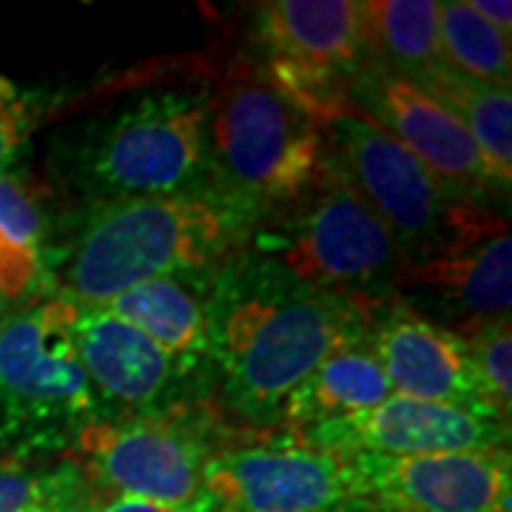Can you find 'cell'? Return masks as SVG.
Instances as JSON below:
<instances>
[{
	"label": "cell",
	"instance_id": "obj_1",
	"mask_svg": "<svg viewBox=\"0 0 512 512\" xmlns=\"http://www.w3.org/2000/svg\"><path fill=\"white\" fill-rule=\"evenodd\" d=\"M208 365L217 404L251 430L282 424L291 393L339 345L367 330L370 313L311 291L239 251L211 279Z\"/></svg>",
	"mask_w": 512,
	"mask_h": 512
},
{
	"label": "cell",
	"instance_id": "obj_2",
	"mask_svg": "<svg viewBox=\"0 0 512 512\" xmlns=\"http://www.w3.org/2000/svg\"><path fill=\"white\" fill-rule=\"evenodd\" d=\"M256 214L217 188L154 200L89 202L49 251L55 296L100 308L134 285L214 274L242 251Z\"/></svg>",
	"mask_w": 512,
	"mask_h": 512
},
{
	"label": "cell",
	"instance_id": "obj_3",
	"mask_svg": "<svg viewBox=\"0 0 512 512\" xmlns=\"http://www.w3.org/2000/svg\"><path fill=\"white\" fill-rule=\"evenodd\" d=\"M242 254L367 313L402 293V251L330 160L302 197L254 222Z\"/></svg>",
	"mask_w": 512,
	"mask_h": 512
},
{
	"label": "cell",
	"instance_id": "obj_4",
	"mask_svg": "<svg viewBox=\"0 0 512 512\" xmlns=\"http://www.w3.org/2000/svg\"><path fill=\"white\" fill-rule=\"evenodd\" d=\"M208 120L211 89L140 94L74 134L63 174L86 205L208 191Z\"/></svg>",
	"mask_w": 512,
	"mask_h": 512
},
{
	"label": "cell",
	"instance_id": "obj_5",
	"mask_svg": "<svg viewBox=\"0 0 512 512\" xmlns=\"http://www.w3.org/2000/svg\"><path fill=\"white\" fill-rule=\"evenodd\" d=\"M208 140L214 188L256 220L302 197L328 165L319 120L256 57L237 60L211 92Z\"/></svg>",
	"mask_w": 512,
	"mask_h": 512
},
{
	"label": "cell",
	"instance_id": "obj_6",
	"mask_svg": "<svg viewBox=\"0 0 512 512\" xmlns=\"http://www.w3.org/2000/svg\"><path fill=\"white\" fill-rule=\"evenodd\" d=\"M74 302L0 313V458H60L109 416L74 348Z\"/></svg>",
	"mask_w": 512,
	"mask_h": 512
},
{
	"label": "cell",
	"instance_id": "obj_7",
	"mask_svg": "<svg viewBox=\"0 0 512 512\" xmlns=\"http://www.w3.org/2000/svg\"><path fill=\"white\" fill-rule=\"evenodd\" d=\"M228 444L217 421L188 407L103 416L69 447V458L100 495L188 504L205 495V470Z\"/></svg>",
	"mask_w": 512,
	"mask_h": 512
},
{
	"label": "cell",
	"instance_id": "obj_8",
	"mask_svg": "<svg viewBox=\"0 0 512 512\" xmlns=\"http://www.w3.org/2000/svg\"><path fill=\"white\" fill-rule=\"evenodd\" d=\"M316 120L325 134L328 160L384 222L402 251L404 268L433 254L456 228L464 208L473 205L348 103L316 111Z\"/></svg>",
	"mask_w": 512,
	"mask_h": 512
},
{
	"label": "cell",
	"instance_id": "obj_9",
	"mask_svg": "<svg viewBox=\"0 0 512 512\" xmlns=\"http://www.w3.org/2000/svg\"><path fill=\"white\" fill-rule=\"evenodd\" d=\"M259 63L316 117L345 103V86L373 63L362 0H271L254 12Z\"/></svg>",
	"mask_w": 512,
	"mask_h": 512
},
{
	"label": "cell",
	"instance_id": "obj_10",
	"mask_svg": "<svg viewBox=\"0 0 512 512\" xmlns=\"http://www.w3.org/2000/svg\"><path fill=\"white\" fill-rule=\"evenodd\" d=\"M214 512H379L348 456L299 439L234 441L211 458Z\"/></svg>",
	"mask_w": 512,
	"mask_h": 512
},
{
	"label": "cell",
	"instance_id": "obj_11",
	"mask_svg": "<svg viewBox=\"0 0 512 512\" xmlns=\"http://www.w3.org/2000/svg\"><path fill=\"white\" fill-rule=\"evenodd\" d=\"M345 103L382 126L464 200L487 205L490 197L504 194L467 128L402 74L373 60L345 86Z\"/></svg>",
	"mask_w": 512,
	"mask_h": 512
},
{
	"label": "cell",
	"instance_id": "obj_12",
	"mask_svg": "<svg viewBox=\"0 0 512 512\" xmlns=\"http://www.w3.org/2000/svg\"><path fill=\"white\" fill-rule=\"evenodd\" d=\"M348 458L379 512H512L510 447Z\"/></svg>",
	"mask_w": 512,
	"mask_h": 512
},
{
	"label": "cell",
	"instance_id": "obj_13",
	"mask_svg": "<svg viewBox=\"0 0 512 512\" xmlns=\"http://www.w3.org/2000/svg\"><path fill=\"white\" fill-rule=\"evenodd\" d=\"M293 439L339 456H433L510 447V424L393 393L370 410L296 430Z\"/></svg>",
	"mask_w": 512,
	"mask_h": 512
},
{
	"label": "cell",
	"instance_id": "obj_14",
	"mask_svg": "<svg viewBox=\"0 0 512 512\" xmlns=\"http://www.w3.org/2000/svg\"><path fill=\"white\" fill-rule=\"evenodd\" d=\"M74 348L109 416H140L183 407L202 362L180 359L103 308L74 305Z\"/></svg>",
	"mask_w": 512,
	"mask_h": 512
},
{
	"label": "cell",
	"instance_id": "obj_15",
	"mask_svg": "<svg viewBox=\"0 0 512 512\" xmlns=\"http://www.w3.org/2000/svg\"><path fill=\"white\" fill-rule=\"evenodd\" d=\"M367 342L396 396L453 404L501 421L481 396L464 336L413 311L402 296L370 313Z\"/></svg>",
	"mask_w": 512,
	"mask_h": 512
},
{
	"label": "cell",
	"instance_id": "obj_16",
	"mask_svg": "<svg viewBox=\"0 0 512 512\" xmlns=\"http://www.w3.org/2000/svg\"><path fill=\"white\" fill-rule=\"evenodd\" d=\"M402 288L436 293L444 305L458 311L467 328L510 316V222L487 205H467L439 248L404 268Z\"/></svg>",
	"mask_w": 512,
	"mask_h": 512
},
{
	"label": "cell",
	"instance_id": "obj_17",
	"mask_svg": "<svg viewBox=\"0 0 512 512\" xmlns=\"http://www.w3.org/2000/svg\"><path fill=\"white\" fill-rule=\"evenodd\" d=\"M217 274V271H214ZM214 274H185L134 285L100 305L111 316L146 333L168 353L205 362L211 325V279Z\"/></svg>",
	"mask_w": 512,
	"mask_h": 512
},
{
	"label": "cell",
	"instance_id": "obj_18",
	"mask_svg": "<svg viewBox=\"0 0 512 512\" xmlns=\"http://www.w3.org/2000/svg\"><path fill=\"white\" fill-rule=\"evenodd\" d=\"M390 396H393L390 382L367 342L365 330L348 339L345 345H339L293 390L282 410V424L296 433L313 424H325V421L345 419L353 413L370 410Z\"/></svg>",
	"mask_w": 512,
	"mask_h": 512
},
{
	"label": "cell",
	"instance_id": "obj_19",
	"mask_svg": "<svg viewBox=\"0 0 512 512\" xmlns=\"http://www.w3.org/2000/svg\"><path fill=\"white\" fill-rule=\"evenodd\" d=\"M416 83L436 103L456 117L490 165L495 185L510 194L512 185V94L504 86H493L476 77L447 69L444 63L430 66Z\"/></svg>",
	"mask_w": 512,
	"mask_h": 512
},
{
	"label": "cell",
	"instance_id": "obj_20",
	"mask_svg": "<svg viewBox=\"0 0 512 512\" xmlns=\"http://www.w3.org/2000/svg\"><path fill=\"white\" fill-rule=\"evenodd\" d=\"M49 251V191L29 174H0V302L35 282Z\"/></svg>",
	"mask_w": 512,
	"mask_h": 512
},
{
	"label": "cell",
	"instance_id": "obj_21",
	"mask_svg": "<svg viewBox=\"0 0 512 512\" xmlns=\"http://www.w3.org/2000/svg\"><path fill=\"white\" fill-rule=\"evenodd\" d=\"M362 15L379 66L416 80L439 63V0H367Z\"/></svg>",
	"mask_w": 512,
	"mask_h": 512
},
{
	"label": "cell",
	"instance_id": "obj_22",
	"mask_svg": "<svg viewBox=\"0 0 512 512\" xmlns=\"http://www.w3.org/2000/svg\"><path fill=\"white\" fill-rule=\"evenodd\" d=\"M94 495L69 456L0 458V512H83Z\"/></svg>",
	"mask_w": 512,
	"mask_h": 512
},
{
	"label": "cell",
	"instance_id": "obj_23",
	"mask_svg": "<svg viewBox=\"0 0 512 512\" xmlns=\"http://www.w3.org/2000/svg\"><path fill=\"white\" fill-rule=\"evenodd\" d=\"M439 63L447 69L510 89V35L498 32L470 0L439 3Z\"/></svg>",
	"mask_w": 512,
	"mask_h": 512
},
{
	"label": "cell",
	"instance_id": "obj_24",
	"mask_svg": "<svg viewBox=\"0 0 512 512\" xmlns=\"http://www.w3.org/2000/svg\"><path fill=\"white\" fill-rule=\"evenodd\" d=\"M467 342L470 365L481 387V396L495 419H512V325L510 316L478 322L470 330H458Z\"/></svg>",
	"mask_w": 512,
	"mask_h": 512
},
{
	"label": "cell",
	"instance_id": "obj_25",
	"mask_svg": "<svg viewBox=\"0 0 512 512\" xmlns=\"http://www.w3.org/2000/svg\"><path fill=\"white\" fill-rule=\"evenodd\" d=\"M55 109V100L46 92L23 89L0 74V174L18 163L29 148L35 131Z\"/></svg>",
	"mask_w": 512,
	"mask_h": 512
},
{
	"label": "cell",
	"instance_id": "obj_26",
	"mask_svg": "<svg viewBox=\"0 0 512 512\" xmlns=\"http://www.w3.org/2000/svg\"><path fill=\"white\" fill-rule=\"evenodd\" d=\"M83 512H214L208 495H200L188 504H160V501H143L128 495H94Z\"/></svg>",
	"mask_w": 512,
	"mask_h": 512
},
{
	"label": "cell",
	"instance_id": "obj_27",
	"mask_svg": "<svg viewBox=\"0 0 512 512\" xmlns=\"http://www.w3.org/2000/svg\"><path fill=\"white\" fill-rule=\"evenodd\" d=\"M470 6H473L478 15L487 20L490 26H495L498 32L510 35L512 32V3H507V0H470Z\"/></svg>",
	"mask_w": 512,
	"mask_h": 512
},
{
	"label": "cell",
	"instance_id": "obj_28",
	"mask_svg": "<svg viewBox=\"0 0 512 512\" xmlns=\"http://www.w3.org/2000/svg\"><path fill=\"white\" fill-rule=\"evenodd\" d=\"M0 313H3V311H0Z\"/></svg>",
	"mask_w": 512,
	"mask_h": 512
}]
</instances>
